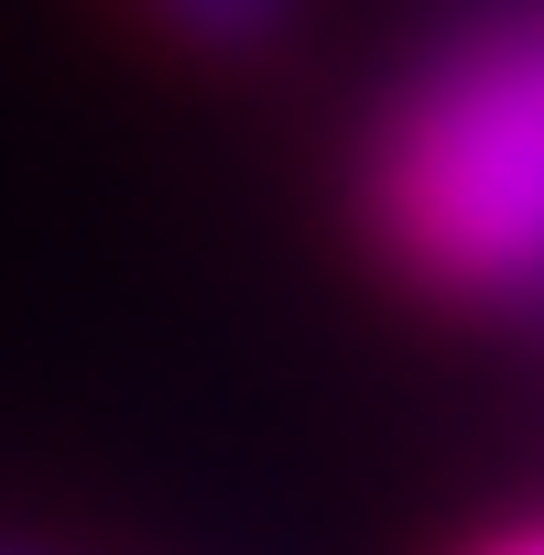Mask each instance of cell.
I'll return each instance as SVG.
<instances>
[{"label":"cell","instance_id":"1","mask_svg":"<svg viewBox=\"0 0 544 555\" xmlns=\"http://www.w3.org/2000/svg\"><path fill=\"white\" fill-rule=\"evenodd\" d=\"M381 240L436 295H544V0L446 44L381 131Z\"/></svg>","mask_w":544,"mask_h":555},{"label":"cell","instance_id":"3","mask_svg":"<svg viewBox=\"0 0 544 555\" xmlns=\"http://www.w3.org/2000/svg\"><path fill=\"white\" fill-rule=\"evenodd\" d=\"M490 555H544V533H511V544H490Z\"/></svg>","mask_w":544,"mask_h":555},{"label":"cell","instance_id":"2","mask_svg":"<svg viewBox=\"0 0 544 555\" xmlns=\"http://www.w3.org/2000/svg\"><path fill=\"white\" fill-rule=\"evenodd\" d=\"M164 12L185 23V34H207V44H239V34H261L284 0H164Z\"/></svg>","mask_w":544,"mask_h":555}]
</instances>
